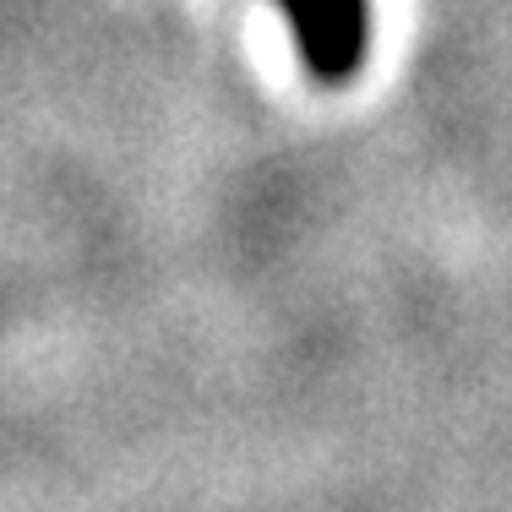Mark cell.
<instances>
[{
    "mask_svg": "<svg viewBox=\"0 0 512 512\" xmlns=\"http://www.w3.org/2000/svg\"><path fill=\"white\" fill-rule=\"evenodd\" d=\"M316 88H349L376 50V0H267Z\"/></svg>",
    "mask_w": 512,
    "mask_h": 512,
    "instance_id": "6da1fadb",
    "label": "cell"
}]
</instances>
